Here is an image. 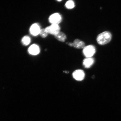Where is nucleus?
<instances>
[{
  "mask_svg": "<svg viewBox=\"0 0 121 121\" xmlns=\"http://www.w3.org/2000/svg\"><path fill=\"white\" fill-rule=\"evenodd\" d=\"M41 30L38 24L35 23L31 25L30 31V33L33 35L36 36L39 34Z\"/></svg>",
  "mask_w": 121,
  "mask_h": 121,
  "instance_id": "obj_7",
  "label": "nucleus"
},
{
  "mask_svg": "<svg viewBox=\"0 0 121 121\" xmlns=\"http://www.w3.org/2000/svg\"><path fill=\"white\" fill-rule=\"evenodd\" d=\"M31 39L28 36H24L22 40V44L25 45H28L31 42Z\"/></svg>",
  "mask_w": 121,
  "mask_h": 121,
  "instance_id": "obj_11",
  "label": "nucleus"
},
{
  "mask_svg": "<svg viewBox=\"0 0 121 121\" xmlns=\"http://www.w3.org/2000/svg\"><path fill=\"white\" fill-rule=\"evenodd\" d=\"M28 52L31 55H37L40 52V48L38 45L35 44H33L29 48Z\"/></svg>",
  "mask_w": 121,
  "mask_h": 121,
  "instance_id": "obj_8",
  "label": "nucleus"
},
{
  "mask_svg": "<svg viewBox=\"0 0 121 121\" xmlns=\"http://www.w3.org/2000/svg\"><path fill=\"white\" fill-rule=\"evenodd\" d=\"M85 73L84 71L81 69H78L74 72L73 76L75 79L78 81H82L84 78Z\"/></svg>",
  "mask_w": 121,
  "mask_h": 121,
  "instance_id": "obj_6",
  "label": "nucleus"
},
{
  "mask_svg": "<svg viewBox=\"0 0 121 121\" xmlns=\"http://www.w3.org/2000/svg\"><path fill=\"white\" fill-rule=\"evenodd\" d=\"M68 45L78 49H84L85 47V44L84 42L78 39H76L73 43L69 42Z\"/></svg>",
  "mask_w": 121,
  "mask_h": 121,
  "instance_id": "obj_4",
  "label": "nucleus"
},
{
  "mask_svg": "<svg viewBox=\"0 0 121 121\" xmlns=\"http://www.w3.org/2000/svg\"><path fill=\"white\" fill-rule=\"evenodd\" d=\"M49 20L52 24L58 25L61 21V16L58 13H54L50 16Z\"/></svg>",
  "mask_w": 121,
  "mask_h": 121,
  "instance_id": "obj_5",
  "label": "nucleus"
},
{
  "mask_svg": "<svg viewBox=\"0 0 121 121\" xmlns=\"http://www.w3.org/2000/svg\"><path fill=\"white\" fill-rule=\"evenodd\" d=\"M94 59L91 57H88L83 60V65L86 68H90L94 63Z\"/></svg>",
  "mask_w": 121,
  "mask_h": 121,
  "instance_id": "obj_9",
  "label": "nucleus"
},
{
  "mask_svg": "<svg viewBox=\"0 0 121 121\" xmlns=\"http://www.w3.org/2000/svg\"><path fill=\"white\" fill-rule=\"evenodd\" d=\"M45 29L48 34H49L55 36L60 32V28L57 24H52L50 26L46 27Z\"/></svg>",
  "mask_w": 121,
  "mask_h": 121,
  "instance_id": "obj_3",
  "label": "nucleus"
},
{
  "mask_svg": "<svg viewBox=\"0 0 121 121\" xmlns=\"http://www.w3.org/2000/svg\"><path fill=\"white\" fill-rule=\"evenodd\" d=\"M112 37V35L109 32L104 31L98 35L97 37V41L99 45H104L110 41Z\"/></svg>",
  "mask_w": 121,
  "mask_h": 121,
  "instance_id": "obj_1",
  "label": "nucleus"
},
{
  "mask_svg": "<svg viewBox=\"0 0 121 121\" xmlns=\"http://www.w3.org/2000/svg\"><path fill=\"white\" fill-rule=\"evenodd\" d=\"M54 36L55 38L57 40L62 42H64L66 39V35L61 32L60 31Z\"/></svg>",
  "mask_w": 121,
  "mask_h": 121,
  "instance_id": "obj_10",
  "label": "nucleus"
},
{
  "mask_svg": "<svg viewBox=\"0 0 121 121\" xmlns=\"http://www.w3.org/2000/svg\"><path fill=\"white\" fill-rule=\"evenodd\" d=\"M57 1H61V0H57Z\"/></svg>",
  "mask_w": 121,
  "mask_h": 121,
  "instance_id": "obj_14",
  "label": "nucleus"
},
{
  "mask_svg": "<svg viewBox=\"0 0 121 121\" xmlns=\"http://www.w3.org/2000/svg\"><path fill=\"white\" fill-rule=\"evenodd\" d=\"M48 33L47 32L45 29L41 30L39 35L43 38L46 37L48 35Z\"/></svg>",
  "mask_w": 121,
  "mask_h": 121,
  "instance_id": "obj_13",
  "label": "nucleus"
},
{
  "mask_svg": "<svg viewBox=\"0 0 121 121\" xmlns=\"http://www.w3.org/2000/svg\"><path fill=\"white\" fill-rule=\"evenodd\" d=\"M96 50L94 46L92 45H89L85 47L83 49V54L87 57H91L94 55Z\"/></svg>",
  "mask_w": 121,
  "mask_h": 121,
  "instance_id": "obj_2",
  "label": "nucleus"
},
{
  "mask_svg": "<svg viewBox=\"0 0 121 121\" xmlns=\"http://www.w3.org/2000/svg\"><path fill=\"white\" fill-rule=\"evenodd\" d=\"M65 5V6L68 9H72L74 7V3L73 1L72 0L68 1L66 3Z\"/></svg>",
  "mask_w": 121,
  "mask_h": 121,
  "instance_id": "obj_12",
  "label": "nucleus"
}]
</instances>
